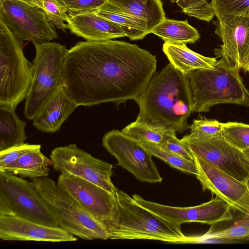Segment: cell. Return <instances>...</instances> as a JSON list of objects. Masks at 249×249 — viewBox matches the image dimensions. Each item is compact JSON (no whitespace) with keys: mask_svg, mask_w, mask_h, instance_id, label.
Here are the masks:
<instances>
[{"mask_svg":"<svg viewBox=\"0 0 249 249\" xmlns=\"http://www.w3.org/2000/svg\"><path fill=\"white\" fill-rule=\"evenodd\" d=\"M157 63L155 55L127 42L79 41L67 52L64 86L78 107L118 106L145 90Z\"/></svg>","mask_w":249,"mask_h":249,"instance_id":"6da1fadb","label":"cell"},{"mask_svg":"<svg viewBox=\"0 0 249 249\" xmlns=\"http://www.w3.org/2000/svg\"><path fill=\"white\" fill-rule=\"evenodd\" d=\"M135 101L140 108L136 121L181 134L190 129L194 100L189 78L171 63L153 75Z\"/></svg>","mask_w":249,"mask_h":249,"instance_id":"7a4b0ae2","label":"cell"},{"mask_svg":"<svg viewBox=\"0 0 249 249\" xmlns=\"http://www.w3.org/2000/svg\"><path fill=\"white\" fill-rule=\"evenodd\" d=\"M116 213L108 231L111 239H148L182 244L186 239L180 225L155 214L117 189Z\"/></svg>","mask_w":249,"mask_h":249,"instance_id":"3957f363","label":"cell"},{"mask_svg":"<svg viewBox=\"0 0 249 249\" xmlns=\"http://www.w3.org/2000/svg\"><path fill=\"white\" fill-rule=\"evenodd\" d=\"M240 69L221 58L211 69L196 70L187 75L194 100V111L205 112L222 104L249 106V90Z\"/></svg>","mask_w":249,"mask_h":249,"instance_id":"277c9868","label":"cell"},{"mask_svg":"<svg viewBox=\"0 0 249 249\" xmlns=\"http://www.w3.org/2000/svg\"><path fill=\"white\" fill-rule=\"evenodd\" d=\"M22 42L0 20V108L15 110L25 99L34 73L24 56Z\"/></svg>","mask_w":249,"mask_h":249,"instance_id":"5b68a950","label":"cell"},{"mask_svg":"<svg viewBox=\"0 0 249 249\" xmlns=\"http://www.w3.org/2000/svg\"><path fill=\"white\" fill-rule=\"evenodd\" d=\"M31 183L53 213L59 228L84 240L109 239L105 228L52 179L39 178Z\"/></svg>","mask_w":249,"mask_h":249,"instance_id":"8992f818","label":"cell"},{"mask_svg":"<svg viewBox=\"0 0 249 249\" xmlns=\"http://www.w3.org/2000/svg\"><path fill=\"white\" fill-rule=\"evenodd\" d=\"M34 45L33 77L24 106V115L29 120L34 119L50 96L64 85L63 65L68 50L53 42Z\"/></svg>","mask_w":249,"mask_h":249,"instance_id":"52a82bcc","label":"cell"},{"mask_svg":"<svg viewBox=\"0 0 249 249\" xmlns=\"http://www.w3.org/2000/svg\"><path fill=\"white\" fill-rule=\"evenodd\" d=\"M0 215H15L59 227L53 213L31 182L0 170Z\"/></svg>","mask_w":249,"mask_h":249,"instance_id":"ba28073f","label":"cell"},{"mask_svg":"<svg viewBox=\"0 0 249 249\" xmlns=\"http://www.w3.org/2000/svg\"><path fill=\"white\" fill-rule=\"evenodd\" d=\"M0 20L21 42L42 43L58 37L44 13L22 0H0Z\"/></svg>","mask_w":249,"mask_h":249,"instance_id":"9c48e42d","label":"cell"},{"mask_svg":"<svg viewBox=\"0 0 249 249\" xmlns=\"http://www.w3.org/2000/svg\"><path fill=\"white\" fill-rule=\"evenodd\" d=\"M50 158L54 169L88 180L116 196L117 189L111 179L112 164L92 157L75 144L55 148Z\"/></svg>","mask_w":249,"mask_h":249,"instance_id":"30bf717a","label":"cell"},{"mask_svg":"<svg viewBox=\"0 0 249 249\" xmlns=\"http://www.w3.org/2000/svg\"><path fill=\"white\" fill-rule=\"evenodd\" d=\"M102 144L116 159L118 164L137 179L151 183L162 181L152 155L141 142L122 131L113 129L104 135Z\"/></svg>","mask_w":249,"mask_h":249,"instance_id":"8fae6325","label":"cell"},{"mask_svg":"<svg viewBox=\"0 0 249 249\" xmlns=\"http://www.w3.org/2000/svg\"><path fill=\"white\" fill-rule=\"evenodd\" d=\"M57 185L108 232L117 210L116 196L92 182L66 173L59 176Z\"/></svg>","mask_w":249,"mask_h":249,"instance_id":"7c38bea8","label":"cell"},{"mask_svg":"<svg viewBox=\"0 0 249 249\" xmlns=\"http://www.w3.org/2000/svg\"><path fill=\"white\" fill-rule=\"evenodd\" d=\"M181 140L193 153L211 165L239 180L249 182L248 158L243 151L229 143L222 136L201 140L187 135Z\"/></svg>","mask_w":249,"mask_h":249,"instance_id":"4fadbf2b","label":"cell"},{"mask_svg":"<svg viewBox=\"0 0 249 249\" xmlns=\"http://www.w3.org/2000/svg\"><path fill=\"white\" fill-rule=\"evenodd\" d=\"M193 154L197 170L196 177L203 191H210L227 202L232 210L249 214V183L234 178Z\"/></svg>","mask_w":249,"mask_h":249,"instance_id":"5bb4252c","label":"cell"},{"mask_svg":"<svg viewBox=\"0 0 249 249\" xmlns=\"http://www.w3.org/2000/svg\"><path fill=\"white\" fill-rule=\"evenodd\" d=\"M132 197L143 207L172 222L181 225L184 223L197 222L212 225L231 219L230 206L218 196L199 205L178 207L159 204L146 200L134 194Z\"/></svg>","mask_w":249,"mask_h":249,"instance_id":"9a60e30c","label":"cell"},{"mask_svg":"<svg viewBox=\"0 0 249 249\" xmlns=\"http://www.w3.org/2000/svg\"><path fill=\"white\" fill-rule=\"evenodd\" d=\"M216 18L215 33L222 43L214 50L215 55L229 65L242 69L249 54V17L227 15Z\"/></svg>","mask_w":249,"mask_h":249,"instance_id":"2e32d148","label":"cell"},{"mask_svg":"<svg viewBox=\"0 0 249 249\" xmlns=\"http://www.w3.org/2000/svg\"><path fill=\"white\" fill-rule=\"evenodd\" d=\"M0 238L5 241L52 242L78 240L59 227L42 225L15 215H0Z\"/></svg>","mask_w":249,"mask_h":249,"instance_id":"e0dca14e","label":"cell"},{"mask_svg":"<svg viewBox=\"0 0 249 249\" xmlns=\"http://www.w3.org/2000/svg\"><path fill=\"white\" fill-rule=\"evenodd\" d=\"M68 16V29L87 41H106L126 36L121 26L94 11Z\"/></svg>","mask_w":249,"mask_h":249,"instance_id":"ac0fdd59","label":"cell"},{"mask_svg":"<svg viewBox=\"0 0 249 249\" xmlns=\"http://www.w3.org/2000/svg\"><path fill=\"white\" fill-rule=\"evenodd\" d=\"M77 107L62 85L44 104L32 120L33 125L43 132H55Z\"/></svg>","mask_w":249,"mask_h":249,"instance_id":"d6986e66","label":"cell"},{"mask_svg":"<svg viewBox=\"0 0 249 249\" xmlns=\"http://www.w3.org/2000/svg\"><path fill=\"white\" fill-rule=\"evenodd\" d=\"M249 239V214L242 213L230 220L212 225L200 236H186L182 244L207 243Z\"/></svg>","mask_w":249,"mask_h":249,"instance_id":"ffe728a7","label":"cell"},{"mask_svg":"<svg viewBox=\"0 0 249 249\" xmlns=\"http://www.w3.org/2000/svg\"><path fill=\"white\" fill-rule=\"evenodd\" d=\"M162 51L170 63L186 74L196 70L213 69L217 61L216 58L205 56L191 50L186 44L164 42Z\"/></svg>","mask_w":249,"mask_h":249,"instance_id":"44dd1931","label":"cell"},{"mask_svg":"<svg viewBox=\"0 0 249 249\" xmlns=\"http://www.w3.org/2000/svg\"><path fill=\"white\" fill-rule=\"evenodd\" d=\"M121 12L145 21L147 32L166 18L161 0H107Z\"/></svg>","mask_w":249,"mask_h":249,"instance_id":"7402d4cb","label":"cell"},{"mask_svg":"<svg viewBox=\"0 0 249 249\" xmlns=\"http://www.w3.org/2000/svg\"><path fill=\"white\" fill-rule=\"evenodd\" d=\"M41 148L25 153L17 160L6 166L2 170L19 176L21 178L32 179L47 177L50 166H53L51 159L41 152Z\"/></svg>","mask_w":249,"mask_h":249,"instance_id":"603a6c76","label":"cell"},{"mask_svg":"<svg viewBox=\"0 0 249 249\" xmlns=\"http://www.w3.org/2000/svg\"><path fill=\"white\" fill-rule=\"evenodd\" d=\"M151 33L161 38L164 42L178 45L195 43L200 38L197 30L187 20L166 18L155 26Z\"/></svg>","mask_w":249,"mask_h":249,"instance_id":"cb8c5ba5","label":"cell"},{"mask_svg":"<svg viewBox=\"0 0 249 249\" xmlns=\"http://www.w3.org/2000/svg\"><path fill=\"white\" fill-rule=\"evenodd\" d=\"M94 12L121 26L131 40L142 39L148 34L145 21L121 12L108 1Z\"/></svg>","mask_w":249,"mask_h":249,"instance_id":"d4e9b609","label":"cell"},{"mask_svg":"<svg viewBox=\"0 0 249 249\" xmlns=\"http://www.w3.org/2000/svg\"><path fill=\"white\" fill-rule=\"evenodd\" d=\"M26 125L15 110L0 108V151L24 143Z\"/></svg>","mask_w":249,"mask_h":249,"instance_id":"484cf974","label":"cell"},{"mask_svg":"<svg viewBox=\"0 0 249 249\" xmlns=\"http://www.w3.org/2000/svg\"><path fill=\"white\" fill-rule=\"evenodd\" d=\"M169 130L135 121L126 126L122 132L141 143L147 142L160 147Z\"/></svg>","mask_w":249,"mask_h":249,"instance_id":"4316f807","label":"cell"},{"mask_svg":"<svg viewBox=\"0 0 249 249\" xmlns=\"http://www.w3.org/2000/svg\"><path fill=\"white\" fill-rule=\"evenodd\" d=\"M42 10L54 27L64 32L68 29L66 8L58 0H22Z\"/></svg>","mask_w":249,"mask_h":249,"instance_id":"83f0119b","label":"cell"},{"mask_svg":"<svg viewBox=\"0 0 249 249\" xmlns=\"http://www.w3.org/2000/svg\"><path fill=\"white\" fill-rule=\"evenodd\" d=\"M151 154L167 163L171 167L184 173L196 175L197 170L195 161L188 160L183 157L162 149L160 146L147 142L142 143Z\"/></svg>","mask_w":249,"mask_h":249,"instance_id":"f1b7e54d","label":"cell"},{"mask_svg":"<svg viewBox=\"0 0 249 249\" xmlns=\"http://www.w3.org/2000/svg\"><path fill=\"white\" fill-rule=\"evenodd\" d=\"M222 137L243 151L249 148V124L236 122L223 123Z\"/></svg>","mask_w":249,"mask_h":249,"instance_id":"f546056e","label":"cell"},{"mask_svg":"<svg viewBox=\"0 0 249 249\" xmlns=\"http://www.w3.org/2000/svg\"><path fill=\"white\" fill-rule=\"evenodd\" d=\"M191 138L208 140L222 136L223 123L216 120L195 119L190 126Z\"/></svg>","mask_w":249,"mask_h":249,"instance_id":"4dcf8cb0","label":"cell"},{"mask_svg":"<svg viewBox=\"0 0 249 249\" xmlns=\"http://www.w3.org/2000/svg\"><path fill=\"white\" fill-rule=\"evenodd\" d=\"M176 3L184 14L199 20L209 22L215 16L214 10L207 0H178Z\"/></svg>","mask_w":249,"mask_h":249,"instance_id":"1f68e13d","label":"cell"},{"mask_svg":"<svg viewBox=\"0 0 249 249\" xmlns=\"http://www.w3.org/2000/svg\"><path fill=\"white\" fill-rule=\"evenodd\" d=\"M210 3L216 18L227 15L249 17V0H212Z\"/></svg>","mask_w":249,"mask_h":249,"instance_id":"d6a6232c","label":"cell"},{"mask_svg":"<svg viewBox=\"0 0 249 249\" xmlns=\"http://www.w3.org/2000/svg\"><path fill=\"white\" fill-rule=\"evenodd\" d=\"M162 149L178 155L184 158L195 161L192 152L188 145L176 136V132L169 130L160 147Z\"/></svg>","mask_w":249,"mask_h":249,"instance_id":"836d02e7","label":"cell"},{"mask_svg":"<svg viewBox=\"0 0 249 249\" xmlns=\"http://www.w3.org/2000/svg\"><path fill=\"white\" fill-rule=\"evenodd\" d=\"M70 14H82L97 10L107 0H58Z\"/></svg>","mask_w":249,"mask_h":249,"instance_id":"e575fe53","label":"cell"},{"mask_svg":"<svg viewBox=\"0 0 249 249\" xmlns=\"http://www.w3.org/2000/svg\"><path fill=\"white\" fill-rule=\"evenodd\" d=\"M41 148L40 144L23 143L0 151V170L26 152Z\"/></svg>","mask_w":249,"mask_h":249,"instance_id":"d590c367","label":"cell"},{"mask_svg":"<svg viewBox=\"0 0 249 249\" xmlns=\"http://www.w3.org/2000/svg\"><path fill=\"white\" fill-rule=\"evenodd\" d=\"M242 69L245 71L249 73V54L244 62Z\"/></svg>","mask_w":249,"mask_h":249,"instance_id":"8d00e7d4","label":"cell"},{"mask_svg":"<svg viewBox=\"0 0 249 249\" xmlns=\"http://www.w3.org/2000/svg\"><path fill=\"white\" fill-rule=\"evenodd\" d=\"M243 152L245 155L246 156L249 161V148L246 149L245 150L243 151Z\"/></svg>","mask_w":249,"mask_h":249,"instance_id":"74e56055","label":"cell"},{"mask_svg":"<svg viewBox=\"0 0 249 249\" xmlns=\"http://www.w3.org/2000/svg\"><path fill=\"white\" fill-rule=\"evenodd\" d=\"M170 0L173 3H175V2H176V1L178 0Z\"/></svg>","mask_w":249,"mask_h":249,"instance_id":"f35d334b","label":"cell"},{"mask_svg":"<svg viewBox=\"0 0 249 249\" xmlns=\"http://www.w3.org/2000/svg\"></svg>","mask_w":249,"mask_h":249,"instance_id":"ab89813d","label":"cell"},{"mask_svg":"<svg viewBox=\"0 0 249 249\" xmlns=\"http://www.w3.org/2000/svg\"></svg>","mask_w":249,"mask_h":249,"instance_id":"60d3db41","label":"cell"}]
</instances>
